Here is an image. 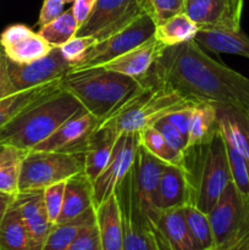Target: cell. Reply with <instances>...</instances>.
I'll use <instances>...</instances> for the list:
<instances>
[{
    "mask_svg": "<svg viewBox=\"0 0 249 250\" xmlns=\"http://www.w3.org/2000/svg\"><path fill=\"white\" fill-rule=\"evenodd\" d=\"M62 1L65 2V4H70V2H73L75 0H62Z\"/></svg>",
    "mask_w": 249,
    "mask_h": 250,
    "instance_id": "47",
    "label": "cell"
},
{
    "mask_svg": "<svg viewBox=\"0 0 249 250\" xmlns=\"http://www.w3.org/2000/svg\"><path fill=\"white\" fill-rule=\"evenodd\" d=\"M166 165L167 164L155 158L142 144L139 146L136 160L132 166L134 187H136L139 204L150 219L156 214L154 209V200H155L161 175Z\"/></svg>",
    "mask_w": 249,
    "mask_h": 250,
    "instance_id": "15",
    "label": "cell"
},
{
    "mask_svg": "<svg viewBox=\"0 0 249 250\" xmlns=\"http://www.w3.org/2000/svg\"><path fill=\"white\" fill-rule=\"evenodd\" d=\"M2 148H4V146H2V144H0V153H1V150H2Z\"/></svg>",
    "mask_w": 249,
    "mask_h": 250,
    "instance_id": "48",
    "label": "cell"
},
{
    "mask_svg": "<svg viewBox=\"0 0 249 250\" xmlns=\"http://www.w3.org/2000/svg\"><path fill=\"white\" fill-rule=\"evenodd\" d=\"M155 31L156 22L148 12H144L124 29L97 42L84 58L71 67V71L104 66L137 46L151 41L155 37Z\"/></svg>",
    "mask_w": 249,
    "mask_h": 250,
    "instance_id": "8",
    "label": "cell"
},
{
    "mask_svg": "<svg viewBox=\"0 0 249 250\" xmlns=\"http://www.w3.org/2000/svg\"><path fill=\"white\" fill-rule=\"evenodd\" d=\"M145 11L156 22L161 23L168 17L182 12L185 0H143Z\"/></svg>",
    "mask_w": 249,
    "mask_h": 250,
    "instance_id": "37",
    "label": "cell"
},
{
    "mask_svg": "<svg viewBox=\"0 0 249 250\" xmlns=\"http://www.w3.org/2000/svg\"><path fill=\"white\" fill-rule=\"evenodd\" d=\"M63 5L65 2L62 0H44L39 14V26L43 27L58 19L63 12Z\"/></svg>",
    "mask_w": 249,
    "mask_h": 250,
    "instance_id": "42",
    "label": "cell"
},
{
    "mask_svg": "<svg viewBox=\"0 0 249 250\" xmlns=\"http://www.w3.org/2000/svg\"><path fill=\"white\" fill-rule=\"evenodd\" d=\"M192 204V189L182 166L166 165L156 190L154 209L156 212L180 209Z\"/></svg>",
    "mask_w": 249,
    "mask_h": 250,
    "instance_id": "18",
    "label": "cell"
},
{
    "mask_svg": "<svg viewBox=\"0 0 249 250\" xmlns=\"http://www.w3.org/2000/svg\"><path fill=\"white\" fill-rule=\"evenodd\" d=\"M243 200L231 181L221 193L211 211L208 214L216 249L224 248L233 236L243 211Z\"/></svg>",
    "mask_w": 249,
    "mask_h": 250,
    "instance_id": "16",
    "label": "cell"
},
{
    "mask_svg": "<svg viewBox=\"0 0 249 250\" xmlns=\"http://www.w3.org/2000/svg\"><path fill=\"white\" fill-rule=\"evenodd\" d=\"M193 41L203 50L232 54L249 59V37L242 29H199Z\"/></svg>",
    "mask_w": 249,
    "mask_h": 250,
    "instance_id": "24",
    "label": "cell"
},
{
    "mask_svg": "<svg viewBox=\"0 0 249 250\" xmlns=\"http://www.w3.org/2000/svg\"><path fill=\"white\" fill-rule=\"evenodd\" d=\"M243 211L228 243L220 250H249V202H243Z\"/></svg>",
    "mask_w": 249,
    "mask_h": 250,
    "instance_id": "39",
    "label": "cell"
},
{
    "mask_svg": "<svg viewBox=\"0 0 249 250\" xmlns=\"http://www.w3.org/2000/svg\"><path fill=\"white\" fill-rule=\"evenodd\" d=\"M16 93L7 72V59L0 46V99Z\"/></svg>",
    "mask_w": 249,
    "mask_h": 250,
    "instance_id": "44",
    "label": "cell"
},
{
    "mask_svg": "<svg viewBox=\"0 0 249 250\" xmlns=\"http://www.w3.org/2000/svg\"><path fill=\"white\" fill-rule=\"evenodd\" d=\"M217 131L219 126H217L216 105L210 103L195 104L190 117L189 129H188L187 148L205 143Z\"/></svg>",
    "mask_w": 249,
    "mask_h": 250,
    "instance_id": "27",
    "label": "cell"
},
{
    "mask_svg": "<svg viewBox=\"0 0 249 250\" xmlns=\"http://www.w3.org/2000/svg\"><path fill=\"white\" fill-rule=\"evenodd\" d=\"M115 195L121 211L124 250H164L153 221L139 204L132 168Z\"/></svg>",
    "mask_w": 249,
    "mask_h": 250,
    "instance_id": "7",
    "label": "cell"
},
{
    "mask_svg": "<svg viewBox=\"0 0 249 250\" xmlns=\"http://www.w3.org/2000/svg\"><path fill=\"white\" fill-rule=\"evenodd\" d=\"M143 88L129 99L119 111L104 120L99 126L114 131L117 136L139 133L154 127L172 112L195 104L186 99L177 90L156 82L143 83Z\"/></svg>",
    "mask_w": 249,
    "mask_h": 250,
    "instance_id": "5",
    "label": "cell"
},
{
    "mask_svg": "<svg viewBox=\"0 0 249 250\" xmlns=\"http://www.w3.org/2000/svg\"><path fill=\"white\" fill-rule=\"evenodd\" d=\"M16 204L21 211L31 250H43L46 237L53 226L44 208L43 190L20 192L16 195Z\"/></svg>",
    "mask_w": 249,
    "mask_h": 250,
    "instance_id": "17",
    "label": "cell"
},
{
    "mask_svg": "<svg viewBox=\"0 0 249 250\" xmlns=\"http://www.w3.org/2000/svg\"><path fill=\"white\" fill-rule=\"evenodd\" d=\"M243 0H185V12L199 29H241Z\"/></svg>",
    "mask_w": 249,
    "mask_h": 250,
    "instance_id": "12",
    "label": "cell"
},
{
    "mask_svg": "<svg viewBox=\"0 0 249 250\" xmlns=\"http://www.w3.org/2000/svg\"><path fill=\"white\" fill-rule=\"evenodd\" d=\"M95 224L100 250H124L121 211L116 195H111L95 207Z\"/></svg>",
    "mask_w": 249,
    "mask_h": 250,
    "instance_id": "21",
    "label": "cell"
},
{
    "mask_svg": "<svg viewBox=\"0 0 249 250\" xmlns=\"http://www.w3.org/2000/svg\"><path fill=\"white\" fill-rule=\"evenodd\" d=\"M139 146V133H124L119 136L110 161L92 182L94 208L115 194L120 183L131 171Z\"/></svg>",
    "mask_w": 249,
    "mask_h": 250,
    "instance_id": "10",
    "label": "cell"
},
{
    "mask_svg": "<svg viewBox=\"0 0 249 250\" xmlns=\"http://www.w3.org/2000/svg\"><path fill=\"white\" fill-rule=\"evenodd\" d=\"M182 167L192 189V205L209 214L232 181L227 144L220 129L205 143L186 149Z\"/></svg>",
    "mask_w": 249,
    "mask_h": 250,
    "instance_id": "3",
    "label": "cell"
},
{
    "mask_svg": "<svg viewBox=\"0 0 249 250\" xmlns=\"http://www.w3.org/2000/svg\"><path fill=\"white\" fill-rule=\"evenodd\" d=\"M83 110L72 95L56 90L12 120L0 132V144L32 150Z\"/></svg>",
    "mask_w": 249,
    "mask_h": 250,
    "instance_id": "4",
    "label": "cell"
},
{
    "mask_svg": "<svg viewBox=\"0 0 249 250\" xmlns=\"http://www.w3.org/2000/svg\"><path fill=\"white\" fill-rule=\"evenodd\" d=\"M211 250H220V249H216V248H214V249H211Z\"/></svg>",
    "mask_w": 249,
    "mask_h": 250,
    "instance_id": "49",
    "label": "cell"
},
{
    "mask_svg": "<svg viewBox=\"0 0 249 250\" xmlns=\"http://www.w3.org/2000/svg\"><path fill=\"white\" fill-rule=\"evenodd\" d=\"M217 126L225 141L249 160V110L239 111L228 106H216Z\"/></svg>",
    "mask_w": 249,
    "mask_h": 250,
    "instance_id": "25",
    "label": "cell"
},
{
    "mask_svg": "<svg viewBox=\"0 0 249 250\" xmlns=\"http://www.w3.org/2000/svg\"><path fill=\"white\" fill-rule=\"evenodd\" d=\"M15 199H16V195L9 194V193H5L0 190V225H1L6 212L9 211L11 205L14 204Z\"/></svg>",
    "mask_w": 249,
    "mask_h": 250,
    "instance_id": "46",
    "label": "cell"
},
{
    "mask_svg": "<svg viewBox=\"0 0 249 250\" xmlns=\"http://www.w3.org/2000/svg\"><path fill=\"white\" fill-rule=\"evenodd\" d=\"M198 31L197 24L185 12H178L156 24L155 39L165 46H173L193 41Z\"/></svg>",
    "mask_w": 249,
    "mask_h": 250,
    "instance_id": "29",
    "label": "cell"
},
{
    "mask_svg": "<svg viewBox=\"0 0 249 250\" xmlns=\"http://www.w3.org/2000/svg\"><path fill=\"white\" fill-rule=\"evenodd\" d=\"M142 82L167 85L195 104L249 110V78L208 56L194 41L166 46Z\"/></svg>",
    "mask_w": 249,
    "mask_h": 250,
    "instance_id": "1",
    "label": "cell"
},
{
    "mask_svg": "<svg viewBox=\"0 0 249 250\" xmlns=\"http://www.w3.org/2000/svg\"><path fill=\"white\" fill-rule=\"evenodd\" d=\"M59 85L102 122L119 111L144 84L137 78L98 66L70 71L60 78Z\"/></svg>",
    "mask_w": 249,
    "mask_h": 250,
    "instance_id": "2",
    "label": "cell"
},
{
    "mask_svg": "<svg viewBox=\"0 0 249 250\" xmlns=\"http://www.w3.org/2000/svg\"><path fill=\"white\" fill-rule=\"evenodd\" d=\"M68 250H100L97 224L94 222L83 229Z\"/></svg>",
    "mask_w": 249,
    "mask_h": 250,
    "instance_id": "41",
    "label": "cell"
},
{
    "mask_svg": "<svg viewBox=\"0 0 249 250\" xmlns=\"http://www.w3.org/2000/svg\"><path fill=\"white\" fill-rule=\"evenodd\" d=\"M95 1H97V0H75V1H73L71 10H72L73 16H75L76 21L78 22L80 27L87 21L89 15L92 14Z\"/></svg>",
    "mask_w": 249,
    "mask_h": 250,
    "instance_id": "45",
    "label": "cell"
},
{
    "mask_svg": "<svg viewBox=\"0 0 249 250\" xmlns=\"http://www.w3.org/2000/svg\"><path fill=\"white\" fill-rule=\"evenodd\" d=\"M117 138L119 136L114 131L102 126H98L90 136L87 148L83 153V160H84L83 172L92 182L102 173L110 161Z\"/></svg>",
    "mask_w": 249,
    "mask_h": 250,
    "instance_id": "23",
    "label": "cell"
},
{
    "mask_svg": "<svg viewBox=\"0 0 249 250\" xmlns=\"http://www.w3.org/2000/svg\"><path fill=\"white\" fill-rule=\"evenodd\" d=\"M94 208L93 183L84 172L72 176L66 181L63 204L56 224L72 221Z\"/></svg>",
    "mask_w": 249,
    "mask_h": 250,
    "instance_id": "22",
    "label": "cell"
},
{
    "mask_svg": "<svg viewBox=\"0 0 249 250\" xmlns=\"http://www.w3.org/2000/svg\"><path fill=\"white\" fill-rule=\"evenodd\" d=\"M227 144L229 170H231L232 183L236 187L239 197L244 203L249 202V160L232 146Z\"/></svg>",
    "mask_w": 249,
    "mask_h": 250,
    "instance_id": "35",
    "label": "cell"
},
{
    "mask_svg": "<svg viewBox=\"0 0 249 250\" xmlns=\"http://www.w3.org/2000/svg\"><path fill=\"white\" fill-rule=\"evenodd\" d=\"M94 222L95 208H92L72 221L53 225L46 237L43 250H68L81 231Z\"/></svg>",
    "mask_w": 249,
    "mask_h": 250,
    "instance_id": "28",
    "label": "cell"
},
{
    "mask_svg": "<svg viewBox=\"0 0 249 250\" xmlns=\"http://www.w3.org/2000/svg\"><path fill=\"white\" fill-rule=\"evenodd\" d=\"M139 142L149 153L164 163L168 165L182 166L183 154L173 149L155 127H149L139 132Z\"/></svg>",
    "mask_w": 249,
    "mask_h": 250,
    "instance_id": "34",
    "label": "cell"
},
{
    "mask_svg": "<svg viewBox=\"0 0 249 250\" xmlns=\"http://www.w3.org/2000/svg\"><path fill=\"white\" fill-rule=\"evenodd\" d=\"M100 122L85 110L78 112L62 126L59 127L48 139L32 150L58 151V153L83 154L88 141Z\"/></svg>",
    "mask_w": 249,
    "mask_h": 250,
    "instance_id": "13",
    "label": "cell"
},
{
    "mask_svg": "<svg viewBox=\"0 0 249 250\" xmlns=\"http://www.w3.org/2000/svg\"><path fill=\"white\" fill-rule=\"evenodd\" d=\"M97 39L93 37H73L67 43L60 46L61 54L63 58L70 62L71 67L80 62L85 54L92 49V46L97 43ZM71 71V70H70Z\"/></svg>",
    "mask_w": 249,
    "mask_h": 250,
    "instance_id": "38",
    "label": "cell"
},
{
    "mask_svg": "<svg viewBox=\"0 0 249 250\" xmlns=\"http://www.w3.org/2000/svg\"><path fill=\"white\" fill-rule=\"evenodd\" d=\"M145 11L143 0H97L92 14L76 37H93L98 42L112 36Z\"/></svg>",
    "mask_w": 249,
    "mask_h": 250,
    "instance_id": "9",
    "label": "cell"
},
{
    "mask_svg": "<svg viewBox=\"0 0 249 250\" xmlns=\"http://www.w3.org/2000/svg\"><path fill=\"white\" fill-rule=\"evenodd\" d=\"M199 104V103H198ZM195 104L188 105V106L183 107V109L177 110V111L172 112L168 116H166V119L171 122L172 125H175L183 134L188 138V129H189V122L190 117H192V111L193 107Z\"/></svg>",
    "mask_w": 249,
    "mask_h": 250,
    "instance_id": "43",
    "label": "cell"
},
{
    "mask_svg": "<svg viewBox=\"0 0 249 250\" xmlns=\"http://www.w3.org/2000/svg\"><path fill=\"white\" fill-rule=\"evenodd\" d=\"M156 129L163 134L164 138L166 139L168 144L172 146L173 149H176L180 153H185L186 149L188 146V138L175 126V125L171 124L167 119H163L158 122V124L154 125Z\"/></svg>",
    "mask_w": 249,
    "mask_h": 250,
    "instance_id": "40",
    "label": "cell"
},
{
    "mask_svg": "<svg viewBox=\"0 0 249 250\" xmlns=\"http://www.w3.org/2000/svg\"><path fill=\"white\" fill-rule=\"evenodd\" d=\"M66 181L55 183L43 189V203L49 221L53 225L58 222L63 204Z\"/></svg>",
    "mask_w": 249,
    "mask_h": 250,
    "instance_id": "36",
    "label": "cell"
},
{
    "mask_svg": "<svg viewBox=\"0 0 249 250\" xmlns=\"http://www.w3.org/2000/svg\"><path fill=\"white\" fill-rule=\"evenodd\" d=\"M78 28L80 24L73 16L72 10L68 9L50 23L41 27L38 33L49 45L53 48H60L76 36Z\"/></svg>",
    "mask_w": 249,
    "mask_h": 250,
    "instance_id": "33",
    "label": "cell"
},
{
    "mask_svg": "<svg viewBox=\"0 0 249 250\" xmlns=\"http://www.w3.org/2000/svg\"><path fill=\"white\" fill-rule=\"evenodd\" d=\"M83 171V154L29 150L22 161L19 193L43 190Z\"/></svg>",
    "mask_w": 249,
    "mask_h": 250,
    "instance_id": "6",
    "label": "cell"
},
{
    "mask_svg": "<svg viewBox=\"0 0 249 250\" xmlns=\"http://www.w3.org/2000/svg\"><path fill=\"white\" fill-rule=\"evenodd\" d=\"M165 48L166 46L154 37L151 41L146 42L143 45L137 46L133 50L105 63L104 67L143 81Z\"/></svg>",
    "mask_w": 249,
    "mask_h": 250,
    "instance_id": "19",
    "label": "cell"
},
{
    "mask_svg": "<svg viewBox=\"0 0 249 250\" xmlns=\"http://www.w3.org/2000/svg\"><path fill=\"white\" fill-rule=\"evenodd\" d=\"M186 221H187L188 231L190 239L195 250H211L215 248L214 233H212L211 224L209 215L203 212L194 205L189 204L183 208Z\"/></svg>",
    "mask_w": 249,
    "mask_h": 250,
    "instance_id": "32",
    "label": "cell"
},
{
    "mask_svg": "<svg viewBox=\"0 0 249 250\" xmlns=\"http://www.w3.org/2000/svg\"><path fill=\"white\" fill-rule=\"evenodd\" d=\"M0 250H31L28 234L16 199L0 225Z\"/></svg>",
    "mask_w": 249,
    "mask_h": 250,
    "instance_id": "30",
    "label": "cell"
},
{
    "mask_svg": "<svg viewBox=\"0 0 249 250\" xmlns=\"http://www.w3.org/2000/svg\"><path fill=\"white\" fill-rule=\"evenodd\" d=\"M151 221L164 250H195L183 208L156 212Z\"/></svg>",
    "mask_w": 249,
    "mask_h": 250,
    "instance_id": "20",
    "label": "cell"
},
{
    "mask_svg": "<svg viewBox=\"0 0 249 250\" xmlns=\"http://www.w3.org/2000/svg\"><path fill=\"white\" fill-rule=\"evenodd\" d=\"M0 46L7 60L29 63L48 55L53 46L26 24H12L0 34Z\"/></svg>",
    "mask_w": 249,
    "mask_h": 250,
    "instance_id": "14",
    "label": "cell"
},
{
    "mask_svg": "<svg viewBox=\"0 0 249 250\" xmlns=\"http://www.w3.org/2000/svg\"><path fill=\"white\" fill-rule=\"evenodd\" d=\"M29 150L4 146L0 153V190L9 194H19V182L22 161Z\"/></svg>",
    "mask_w": 249,
    "mask_h": 250,
    "instance_id": "31",
    "label": "cell"
},
{
    "mask_svg": "<svg viewBox=\"0 0 249 250\" xmlns=\"http://www.w3.org/2000/svg\"><path fill=\"white\" fill-rule=\"evenodd\" d=\"M70 70V62L63 58L60 48H53L48 55L29 63H16L7 60V72L16 92L60 80Z\"/></svg>",
    "mask_w": 249,
    "mask_h": 250,
    "instance_id": "11",
    "label": "cell"
},
{
    "mask_svg": "<svg viewBox=\"0 0 249 250\" xmlns=\"http://www.w3.org/2000/svg\"><path fill=\"white\" fill-rule=\"evenodd\" d=\"M59 82L60 80H56L54 82L45 83V84L38 85L31 89L16 92L0 99V132L24 110L29 109L42 99L60 89Z\"/></svg>",
    "mask_w": 249,
    "mask_h": 250,
    "instance_id": "26",
    "label": "cell"
}]
</instances>
